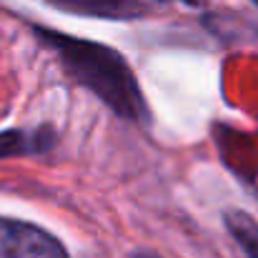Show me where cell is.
Listing matches in <instances>:
<instances>
[{
	"mask_svg": "<svg viewBox=\"0 0 258 258\" xmlns=\"http://www.w3.org/2000/svg\"><path fill=\"white\" fill-rule=\"evenodd\" d=\"M136 258H156V256H146V253H141V256H136Z\"/></svg>",
	"mask_w": 258,
	"mask_h": 258,
	"instance_id": "8992f818",
	"label": "cell"
},
{
	"mask_svg": "<svg viewBox=\"0 0 258 258\" xmlns=\"http://www.w3.org/2000/svg\"><path fill=\"white\" fill-rule=\"evenodd\" d=\"M183 3H188V5H201L203 0H183Z\"/></svg>",
	"mask_w": 258,
	"mask_h": 258,
	"instance_id": "5b68a950",
	"label": "cell"
},
{
	"mask_svg": "<svg viewBox=\"0 0 258 258\" xmlns=\"http://www.w3.org/2000/svg\"><path fill=\"white\" fill-rule=\"evenodd\" d=\"M35 33L48 48L58 53L66 71L81 86L93 90L113 113L128 120L148 118V105L141 93V86L118 50L100 43L68 38L63 33L43 30V28H38Z\"/></svg>",
	"mask_w": 258,
	"mask_h": 258,
	"instance_id": "6da1fadb",
	"label": "cell"
},
{
	"mask_svg": "<svg viewBox=\"0 0 258 258\" xmlns=\"http://www.w3.org/2000/svg\"><path fill=\"white\" fill-rule=\"evenodd\" d=\"M256 3H258V0H256Z\"/></svg>",
	"mask_w": 258,
	"mask_h": 258,
	"instance_id": "52a82bcc",
	"label": "cell"
},
{
	"mask_svg": "<svg viewBox=\"0 0 258 258\" xmlns=\"http://www.w3.org/2000/svg\"><path fill=\"white\" fill-rule=\"evenodd\" d=\"M226 226L233 233V238L241 243L248 258H258V221H253L246 211H228Z\"/></svg>",
	"mask_w": 258,
	"mask_h": 258,
	"instance_id": "277c9868",
	"label": "cell"
},
{
	"mask_svg": "<svg viewBox=\"0 0 258 258\" xmlns=\"http://www.w3.org/2000/svg\"><path fill=\"white\" fill-rule=\"evenodd\" d=\"M0 258H68V253L43 228L0 218Z\"/></svg>",
	"mask_w": 258,
	"mask_h": 258,
	"instance_id": "7a4b0ae2",
	"label": "cell"
},
{
	"mask_svg": "<svg viewBox=\"0 0 258 258\" xmlns=\"http://www.w3.org/2000/svg\"><path fill=\"white\" fill-rule=\"evenodd\" d=\"M53 146V133L48 128L40 131H5L0 133V158L43 153Z\"/></svg>",
	"mask_w": 258,
	"mask_h": 258,
	"instance_id": "3957f363",
	"label": "cell"
}]
</instances>
